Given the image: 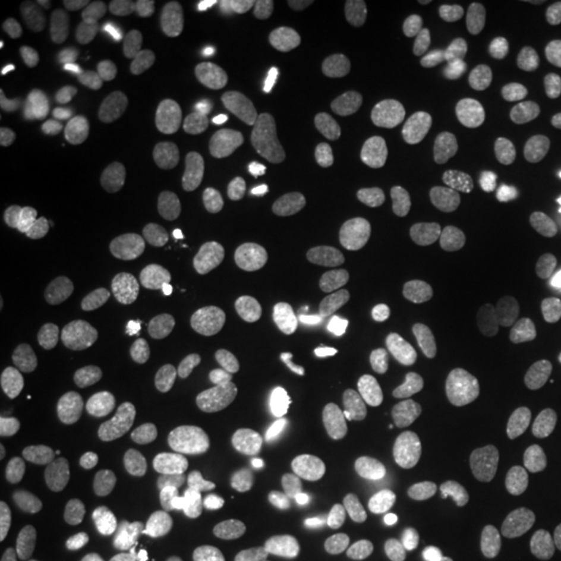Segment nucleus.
Segmentation results:
<instances>
[{
	"label": "nucleus",
	"mask_w": 561,
	"mask_h": 561,
	"mask_svg": "<svg viewBox=\"0 0 561 561\" xmlns=\"http://www.w3.org/2000/svg\"><path fill=\"white\" fill-rule=\"evenodd\" d=\"M512 421L507 382L486 366H454L428 382L396 433V474L416 491H449L500 449Z\"/></svg>",
	"instance_id": "nucleus-1"
},
{
	"label": "nucleus",
	"mask_w": 561,
	"mask_h": 561,
	"mask_svg": "<svg viewBox=\"0 0 561 561\" xmlns=\"http://www.w3.org/2000/svg\"><path fill=\"white\" fill-rule=\"evenodd\" d=\"M83 59L113 113L138 129H159L180 113L183 76L162 25L129 4H96L83 18Z\"/></svg>",
	"instance_id": "nucleus-2"
},
{
	"label": "nucleus",
	"mask_w": 561,
	"mask_h": 561,
	"mask_svg": "<svg viewBox=\"0 0 561 561\" xmlns=\"http://www.w3.org/2000/svg\"><path fill=\"white\" fill-rule=\"evenodd\" d=\"M279 71L262 42L225 38L204 59V154L225 175L254 171L275 141Z\"/></svg>",
	"instance_id": "nucleus-3"
},
{
	"label": "nucleus",
	"mask_w": 561,
	"mask_h": 561,
	"mask_svg": "<svg viewBox=\"0 0 561 561\" xmlns=\"http://www.w3.org/2000/svg\"><path fill=\"white\" fill-rule=\"evenodd\" d=\"M358 533V495L333 461L287 470L259 512V549L266 561H341Z\"/></svg>",
	"instance_id": "nucleus-4"
},
{
	"label": "nucleus",
	"mask_w": 561,
	"mask_h": 561,
	"mask_svg": "<svg viewBox=\"0 0 561 561\" xmlns=\"http://www.w3.org/2000/svg\"><path fill=\"white\" fill-rule=\"evenodd\" d=\"M104 408L117 416L141 479H175L192 461L196 403L171 362L129 358L108 382Z\"/></svg>",
	"instance_id": "nucleus-5"
},
{
	"label": "nucleus",
	"mask_w": 561,
	"mask_h": 561,
	"mask_svg": "<svg viewBox=\"0 0 561 561\" xmlns=\"http://www.w3.org/2000/svg\"><path fill=\"white\" fill-rule=\"evenodd\" d=\"M424 18L408 4H375L362 9L358 18L329 42L324 67L337 88L358 96H387L391 80L424 55Z\"/></svg>",
	"instance_id": "nucleus-6"
},
{
	"label": "nucleus",
	"mask_w": 561,
	"mask_h": 561,
	"mask_svg": "<svg viewBox=\"0 0 561 561\" xmlns=\"http://www.w3.org/2000/svg\"><path fill=\"white\" fill-rule=\"evenodd\" d=\"M491 208L507 233H537L561 208V125L533 117L495 154Z\"/></svg>",
	"instance_id": "nucleus-7"
},
{
	"label": "nucleus",
	"mask_w": 561,
	"mask_h": 561,
	"mask_svg": "<svg viewBox=\"0 0 561 561\" xmlns=\"http://www.w3.org/2000/svg\"><path fill=\"white\" fill-rule=\"evenodd\" d=\"M391 117H396L391 92L358 96V92L329 83L324 92H317V101L308 104V117H304V154L312 162V171L324 180L362 171L387 138Z\"/></svg>",
	"instance_id": "nucleus-8"
},
{
	"label": "nucleus",
	"mask_w": 561,
	"mask_h": 561,
	"mask_svg": "<svg viewBox=\"0 0 561 561\" xmlns=\"http://www.w3.org/2000/svg\"><path fill=\"white\" fill-rule=\"evenodd\" d=\"M437 42L461 62H512L545 46V9L524 0H454L437 13Z\"/></svg>",
	"instance_id": "nucleus-9"
},
{
	"label": "nucleus",
	"mask_w": 561,
	"mask_h": 561,
	"mask_svg": "<svg viewBox=\"0 0 561 561\" xmlns=\"http://www.w3.org/2000/svg\"><path fill=\"white\" fill-rule=\"evenodd\" d=\"M312 321L324 337L382 362L400 358L412 337V321L391 296V287L375 283H333V291L312 304Z\"/></svg>",
	"instance_id": "nucleus-10"
},
{
	"label": "nucleus",
	"mask_w": 561,
	"mask_h": 561,
	"mask_svg": "<svg viewBox=\"0 0 561 561\" xmlns=\"http://www.w3.org/2000/svg\"><path fill=\"white\" fill-rule=\"evenodd\" d=\"M391 279V296L400 300L408 321L416 324H442L458 317L466 304V262L458 250H449L445 241H408L391 254L387 266Z\"/></svg>",
	"instance_id": "nucleus-11"
},
{
	"label": "nucleus",
	"mask_w": 561,
	"mask_h": 561,
	"mask_svg": "<svg viewBox=\"0 0 561 561\" xmlns=\"http://www.w3.org/2000/svg\"><path fill=\"white\" fill-rule=\"evenodd\" d=\"M80 213L88 233L96 241L101 259L117 271H134L141 262L154 254V217L150 208L125 192V187H113V183H88L80 192Z\"/></svg>",
	"instance_id": "nucleus-12"
},
{
	"label": "nucleus",
	"mask_w": 561,
	"mask_h": 561,
	"mask_svg": "<svg viewBox=\"0 0 561 561\" xmlns=\"http://www.w3.org/2000/svg\"><path fill=\"white\" fill-rule=\"evenodd\" d=\"M304 375H308V354L300 345L266 341L229 362L221 379V400L238 416H266L296 391Z\"/></svg>",
	"instance_id": "nucleus-13"
},
{
	"label": "nucleus",
	"mask_w": 561,
	"mask_h": 561,
	"mask_svg": "<svg viewBox=\"0 0 561 561\" xmlns=\"http://www.w3.org/2000/svg\"><path fill=\"white\" fill-rule=\"evenodd\" d=\"M13 121L30 138L38 141L46 154H71L88 138V113L76 88L50 71H34L18 83L13 92Z\"/></svg>",
	"instance_id": "nucleus-14"
},
{
	"label": "nucleus",
	"mask_w": 561,
	"mask_h": 561,
	"mask_svg": "<svg viewBox=\"0 0 561 561\" xmlns=\"http://www.w3.org/2000/svg\"><path fill=\"white\" fill-rule=\"evenodd\" d=\"M0 424L25 449H50V445L71 442L83 428V396L59 391L50 400H34L21 387L13 362L0 358Z\"/></svg>",
	"instance_id": "nucleus-15"
},
{
	"label": "nucleus",
	"mask_w": 561,
	"mask_h": 561,
	"mask_svg": "<svg viewBox=\"0 0 561 561\" xmlns=\"http://www.w3.org/2000/svg\"><path fill=\"white\" fill-rule=\"evenodd\" d=\"M312 217H317V204L296 187L262 192V196H250L238 208L233 241H238V250L259 254V259L296 254V245L312 233Z\"/></svg>",
	"instance_id": "nucleus-16"
},
{
	"label": "nucleus",
	"mask_w": 561,
	"mask_h": 561,
	"mask_svg": "<svg viewBox=\"0 0 561 561\" xmlns=\"http://www.w3.org/2000/svg\"><path fill=\"white\" fill-rule=\"evenodd\" d=\"M167 520L187 541H225L250 520V495L229 479H192L171 495Z\"/></svg>",
	"instance_id": "nucleus-17"
},
{
	"label": "nucleus",
	"mask_w": 561,
	"mask_h": 561,
	"mask_svg": "<svg viewBox=\"0 0 561 561\" xmlns=\"http://www.w3.org/2000/svg\"><path fill=\"white\" fill-rule=\"evenodd\" d=\"M412 125L428 129L458 162L474 167L491 154V125L470 101H461L449 88H424L412 101Z\"/></svg>",
	"instance_id": "nucleus-18"
},
{
	"label": "nucleus",
	"mask_w": 561,
	"mask_h": 561,
	"mask_svg": "<svg viewBox=\"0 0 561 561\" xmlns=\"http://www.w3.org/2000/svg\"><path fill=\"white\" fill-rule=\"evenodd\" d=\"M362 9L354 0H259L254 18L271 42H312L329 30H345Z\"/></svg>",
	"instance_id": "nucleus-19"
},
{
	"label": "nucleus",
	"mask_w": 561,
	"mask_h": 561,
	"mask_svg": "<svg viewBox=\"0 0 561 561\" xmlns=\"http://www.w3.org/2000/svg\"><path fill=\"white\" fill-rule=\"evenodd\" d=\"M221 479H275L291 461V442L262 428H225L208 449Z\"/></svg>",
	"instance_id": "nucleus-20"
},
{
	"label": "nucleus",
	"mask_w": 561,
	"mask_h": 561,
	"mask_svg": "<svg viewBox=\"0 0 561 561\" xmlns=\"http://www.w3.org/2000/svg\"><path fill=\"white\" fill-rule=\"evenodd\" d=\"M62 533L38 512H4L0 516V561H59Z\"/></svg>",
	"instance_id": "nucleus-21"
},
{
	"label": "nucleus",
	"mask_w": 561,
	"mask_h": 561,
	"mask_svg": "<svg viewBox=\"0 0 561 561\" xmlns=\"http://www.w3.org/2000/svg\"><path fill=\"white\" fill-rule=\"evenodd\" d=\"M520 283L537 300H558L561 296V208L533 233V245L524 250Z\"/></svg>",
	"instance_id": "nucleus-22"
},
{
	"label": "nucleus",
	"mask_w": 561,
	"mask_h": 561,
	"mask_svg": "<svg viewBox=\"0 0 561 561\" xmlns=\"http://www.w3.org/2000/svg\"><path fill=\"white\" fill-rule=\"evenodd\" d=\"M254 275L262 283H271V287H287V291H296L304 300H324L329 291H333V283L324 275L321 266L312 259H304V254H275V259H259L254 262Z\"/></svg>",
	"instance_id": "nucleus-23"
},
{
	"label": "nucleus",
	"mask_w": 561,
	"mask_h": 561,
	"mask_svg": "<svg viewBox=\"0 0 561 561\" xmlns=\"http://www.w3.org/2000/svg\"><path fill=\"white\" fill-rule=\"evenodd\" d=\"M55 279H59V262L55 259H30L25 266H18V271L4 279V300H21V296H30L34 287L55 283Z\"/></svg>",
	"instance_id": "nucleus-24"
},
{
	"label": "nucleus",
	"mask_w": 561,
	"mask_h": 561,
	"mask_svg": "<svg viewBox=\"0 0 561 561\" xmlns=\"http://www.w3.org/2000/svg\"><path fill=\"white\" fill-rule=\"evenodd\" d=\"M150 18L159 21V25H171L175 34H196L204 9L201 4H180V0H154L150 4Z\"/></svg>",
	"instance_id": "nucleus-25"
},
{
	"label": "nucleus",
	"mask_w": 561,
	"mask_h": 561,
	"mask_svg": "<svg viewBox=\"0 0 561 561\" xmlns=\"http://www.w3.org/2000/svg\"><path fill=\"white\" fill-rule=\"evenodd\" d=\"M545 50L553 55V62H561V0L545 9Z\"/></svg>",
	"instance_id": "nucleus-26"
},
{
	"label": "nucleus",
	"mask_w": 561,
	"mask_h": 561,
	"mask_svg": "<svg viewBox=\"0 0 561 561\" xmlns=\"http://www.w3.org/2000/svg\"><path fill=\"white\" fill-rule=\"evenodd\" d=\"M9 187H13V167L0 171V192H9Z\"/></svg>",
	"instance_id": "nucleus-27"
}]
</instances>
